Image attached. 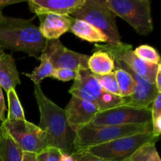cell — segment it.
Segmentation results:
<instances>
[{"instance_id":"6da1fadb","label":"cell","mask_w":161,"mask_h":161,"mask_svg":"<svg viewBox=\"0 0 161 161\" xmlns=\"http://www.w3.org/2000/svg\"><path fill=\"white\" fill-rule=\"evenodd\" d=\"M34 94L40 113L39 127L47 135L49 146L58 148L63 153L75 152L76 131L69 125L65 111L43 94L40 84H36Z\"/></svg>"},{"instance_id":"7a4b0ae2","label":"cell","mask_w":161,"mask_h":161,"mask_svg":"<svg viewBox=\"0 0 161 161\" xmlns=\"http://www.w3.org/2000/svg\"><path fill=\"white\" fill-rule=\"evenodd\" d=\"M3 17L0 21V46L12 51L25 52L39 60L47 40L42 36L33 19Z\"/></svg>"},{"instance_id":"3957f363","label":"cell","mask_w":161,"mask_h":161,"mask_svg":"<svg viewBox=\"0 0 161 161\" xmlns=\"http://www.w3.org/2000/svg\"><path fill=\"white\" fill-rule=\"evenodd\" d=\"M152 131V124L145 125H107L87 124L76 130L75 152L118 139L122 137ZM74 152V153H75Z\"/></svg>"},{"instance_id":"277c9868","label":"cell","mask_w":161,"mask_h":161,"mask_svg":"<svg viewBox=\"0 0 161 161\" xmlns=\"http://www.w3.org/2000/svg\"><path fill=\"white\" fill-rule=\"evenodd\" d=\"M158 139L152 131H148L122 137L82 150L108 161H127L140 147L147 143H156Z\"/></svg>"},{"instance_id":"5b68a950","label":"cell","mask_w":161,"mask_h":161,"mask_svg":"<svg viewBox=\"0 0 161 161\" xmlns=\"http://www.w3.org/2000/svg\"><path fill=\"white\" fill-rule=\"evenodd\" d=\"M72 17L83 20L100 30L108 39V43L121 42L116 23V16L105 0H86L84 4L72 14Z\"/></svg>"},{"instance_id":"8992f818","label":"cell","mask_w":161,"mask_h":161,"mask_svg":"<svg viewBox=\"0 0 161 161\" xmlns=\"http://www.w3.org/2000/svg\"><path fill=\"white\" fill-rule=\"evenodd\" d=\"M116 14L131 25L140 35L147 36L153 29L149 0H105Z\"/></svg>"},{"instance_id":"52a82bcc","label":"cell","mask_w":161,"mask_h":161,"mask_svg":"<svg viewBox=\"0 0 161 161\" xmlns=\"http://www.w3.org/2000/svg\"><path fill=\"white\" fill-rule=\"evenodd\" d=\"M3 125L23 152L39 154L49 147L47 135L39 126L26 119L6 120Z\"/></svg>"},{"instance_id":"ba28073f","label":"cell","mask_w":161,"mask_h":161,"mask_svg":"<svg viewBox=\"0 0 161 161\" xmlns=\"http://www.w3.org/2000/svg\"><path fill=\"white\" fill-rule=\"evenodd\" d=\"M152 124V113L149 108H138L123 105L105 111L98 112L89 124L107 125H145Z\"/></svg>"},{"instance_id":"9c48e42d","label":"cell","mask_w":161,"mask_h":161,"mask_svg":"<svg viewBox=\"0 0 161 161\" xmlns=\"http://www.w3.org/2000/svg\"><path fill=\"white\" fill-rule=\"evenodd\" d=\"M97 50L107 52L113 60L122 61L129 69L149 83L153 84L155 83L156 75L160 64H153L143 61L135 54L132 46L130 44L122 42L119 43H96L94 44V50Z\"/></svg>"},{"instance_id":"30bf717a","label":"cell","mask_w":161,"mask_h":161,"mask_svg":"<svg viewBox=\"0 0 161 161\" xmlns=\"http://www.w3.org/2000/svg\"><path fill=\"white\" fill-rule=\"evenodd\" d=\"M69 92L72 96L94 104L99 112L105 109L107 99L110 94L102 89L95 75L88 69L78 70L76 78Z\"/></svg>"},{"instance_id":"8fae6325","label":"cell","mask_w":161,"mask_h":161,"mask_svg":"<svg viewBox=\"0 0 161 161\" xmlns=\"http://www.w3.org/2000/svg\"><path fill=\"white\" fill-rule=\"evenodd\" d=\"M42 53L50 60L53 69H67L78 71L88 69L87 62L90 56L66 48L59 39L47 40Z\"/></svg>"},{"instance_id":"7c38bea8","label":"cell","mask_w":161,"mask_h":161,"mask_svg":"<svg viewBox=\"0 0 161 161\" xmlns=\"http://www.w3.org/2000/svg\"><path fill=\"white\" fill-rule=\"evenodd\" d=\"M64 111L69 125L76 131L89 124L99 110L94 104L72 96Z\"/></svg>"},{"instance_id":"4fadbf2b","label":"cell","mask_w":161,"mask_h":161,"mask_svg":"<svg viewBox=\"0 0 161 161\" xmlns=\"http://www.w3.org/2000/svg\"><path fill=\"white\" fill-rule=\"evenodd\" d=\"M86 0H30V10L36 15L53 14L69 16L84 4Z\"/></svg>"},{"instance_id":"5bb4252c","label":"cell","mask_w":161,"mask_h":161,"mask_svg":"<svg viewBox=\"0 0 161 161\" xmlns=\"http://www.w3.org/2000/svg\"><path fill=\"white\" fill-rule=\"evenodd\" d=\"M40 21L39 29L47 40L58 39L69 31L73 17L71 16L47 14L38 15Z\"/></svg>"},{"instance_id":"9a60e30c","label":"cell","mask_w":161,"mask_h":161,"mask_svg":"<svg viewBox=\"0 0 161 161\" xmlns=\"http://www.w3.org/2000/svg\"><path fill=\"white\" fill-rule=\"evenodd\" d=\"M20 84L18 71L12 55L4 53L0 58V86L7 94Z\"/></svg>"},{"instance_id":"2e32d148","label":"cell","mask_w":161,"mask_h":161,"mask_svg":"<svg viewBox=\"0 0 161 161\" xmlns=\"http://www.w3.org/2000/svg\"><path fill=\"white\" fill-rule=\"evenodd\" d=\"M69 31L80 39L90 42H108V39L100 30L83 20L73 18Z\"/></svg>"},{"instance_id":"e0dca14e","label":"cell","mask_w":161,"mask_h":161,"mask_svg":"<svg viewBox=\"0 0 161 161\" xmlns=\"http://www.w3.org/2000/svg\"><path fill=\"white\" fill-rule=\"evenodd\" d=\"M23 151L14 142L6 129L0 127V161H22Z\"/></svg>"},{"instance_id":"ac0fdd59","label":"cell","mask_w":161,"mask_h":161,"mask_svg":"<svg viewBox=\"0 0 161 161\" xmlns=\"http://www.w3.org/2000/svg\"><path fill=\"white\" fill-rule=\"evenodd\" d=\"M87 66L88 69L97 75H106L115 70L114 60L109 53L98 50H95L94 53L89 57Z\"/></svg>"},{"instance_id":"d6986e66","label":"cell","mask_w":161,"mask_h":161,"mask_svg":"<svg viewBox=\"0 0 161 161\" xmlns=\"http://www.w3.org/2000/svg\"><path fill=\"white\" fill-rule=\"evenodd\" d=\"M39 60L41 61L40 64L38 67L35 68L31 73H24V75L28 76L35 83V85L40 84L42 80L47 77H51L54 70L50 60L44 53H41Z\"/></svg>"},{"instance_id":"ffe728a7","label":"cell","mask_w":161,"mask_h":161,"mask_svg":"<svg viewBox=\"0 0 161 161\" xmlns=\"http://www.w3.org/2000/svg\"><path fill=\"white\" fill-rule=\"evenodd\" d=\"M113 72L119 86L121 97H127L131 96L135 91L136 83L130 73L121 69H115Z\"/></svg>"},{"instance_id":"44dd1931","label":"cell","mask_w":161,"mask_h":161,"mask_svg":"<svg viewBox=\"0 0 161 161\" xmlns=\"http://www.w3.org/2000/svg\"><path fill=\"white\" fill-rule=\"evenodd\" d=\"M8 97V120H17V119H25V112L20 104L15 89L10 90L7 93Z\"/></svg>"},{"instance_id":"7402d4cb","label":"cell","mask_w":161,"mask_h":161,"mask_svg":"<svg viewBox=\"0 0 161 161\" xmlns=\"http://www.w3.org/2000/svg\"><path fill=\"white\" fill-rule=\"evenodd\" d=\"M127 161H161L156 143H147L140 147Z\"/></svg>"},{"instance_id":"603a6c76","label":"cell","mask_w":161,"mask_h":161,"mask_svg":"<svg viewBox=\"0 0 161 161\" xmlns=\"http://www.w3.org/2000/svg\"><path fill=\"white\" fill-rule=\"evenodd\" d=\"M135 54L145 62L153 64H160V57L153 47L148 45H141L134 50Z\"/></svg>"},{"instance_id":"cb8c5ba5","label":"cell","mask_w":161,"mask_h":161,"mask_svg":"<svg viewBox=\"0 0 161 161\" xmlns=\"http://www.w3.org/2000/svg\"><path fill=\"white\" fill-rule=\"evenodd\" d=\"M95 76L97 80H98L101 86H102L104 91H107L108 93H111V94H114V95L120 96L119 86H118V83L116 82L114 72H113L111 73L103 75H95Z\"/></svg>"},{"instance_id":"d4e9b609","label":"cell","mask_w":161,"mask_h":161,"mask_svg":"<svg viewBox=\"0 0 161 161\" xmlns=\"http://www.w3.org/2000/svg\"><path fill=\"white\" fill-rule=\"evenodd\" d=\"M62 152L58 148L49 146L37 154L39 161H61Z\"/></svg>"},{"instance_id":"484cf974","label":"cell","mask_w":161,"mask_h":161,"mask_svg":"<svg viewBox=\"0 0 161 161\" xmlns=\"http://www.w3.org/2000/svg\"><path fill=\"white\" fill-rule=\"evenodd\" d=\"M77 74L78 71L67 69H57L53 70L51 77L61 81L67 82L69 80H75L77 76Z\"/></svg>"},{"instance_id":"4316f807","label":"cell","mask_w":161,"mask_h":161,"mask_svg":"<svg viewBox=\"0 0 161 161\" xmlns=\"http://www.w3.org/2000/svg\"><path fill=\"white\" fill-rule=\"evenodd\" d=\"M75 161H108L96 157L86 150H79L71 154Z\"/></svg>"},{"instance_id":"83f0119b","label":"cell","mask_w":161,"mask_h":161,"mask_svg":"<svg viewBox=\"0 0 161 161\" xmlns=\"http://www.w3.org/2000/svg\"><path fill=\"white\" fill-rule=\"evenodd\" d=\"M150 108L152 119L161 116V93H159L155 100L153 102V106L150 107Z\"/></svg>"},{"instance_id":"f1b7e54d","label":"cell","mask_w":161,"mask_h":161,"mask_svg":"<svg viewBox=\"0 0 161 161\" xmlns=\"http://www.w3.org/2000/svg\"><path fill=\"white\" fill-rule=\"evenodd\" d=\"M152 132L159 138L161 134V116L152 119Z\"/></svg>"},{"instance_id":"f546056e","label":"cell","mask_w":161,"mask_h":161,"mask_svg":"<svg viewBox=\"0 0 161 161\" xmlns=\"http://www.w3.org/2000/svg\"><path fill=\"white\" fill-rule=\"evenodd\" d=\"M6 107L5 104L4 96L3 94V89L0 86V122L3 123L6 120V116H5V112H6Z\"/></svg>"},{"instance_id":"4dcf8cb0","label":"cell","mask_w":161,"mask_h":161,"mask_svg":"<svg viewBox=\"0 0 161 161\" xmlns=\"http://www.w3.org/2000/svg\"><path fill=\"white\" fill-rule=\"evenodd\" d=\"M22 161H39L37 154L34 153L23 152L22 155Z\"/></svg>"},{"instance_id":"1f68e13d","label":"cell","mask_w":161,"mask_h":161,"mask_svg":"<svg viewBox=\"0 0 161 161\" xmlns=\"http://www.w3.org/2000/svg\"><path fill=\"white\" fill-rule=\"evenodd\" d=\"M154 84H155L157 91L161 93V64L158 67V70H157V75H156L155 83H154Z\"/></svg>"},{"instance_id":"d6a6232c","label":"cell","mask_w":161,"mask_h":161,"mask_svg":"<svg viewBox=\"0 0 161 161\" xmlns=\"http://www.w3.org/2000/svg\"><path fill=\"white\" fill-rule=\"evenodd\" d=\"M20 2L21 1H17V0H0V12L3 13V9L6 6L14 4V3H20Z\"/></svg>"},{"instance_id":"836d02e7","label":"cell","mask_w":161,"mask_h":161,"mask_svg":"<svg viewBox=\"0 0 161 161\" xmlns=\"http://www.w3.org/2000/svg\"><path fill=\"white\" fill-rule=\"evenodd\" d=\"M61 161H75V160H74V158L72 157V155H69V154H66V153H62Z\"/></svg>"},{"instance_id":"e575fe53","label":"cell","mask_w":161,"mask_h":161,"mask_svg":"<svg viewBox=\"0 0 161 161\" xmlns=\"http://www.w3.org/2000/svg\"><path fill=\"white\" fill-rule=\"evenodd\" d=\"M3 54H4V49L0 46V58H1Z\"/></svg>"},{"instance_id":"d590c367","label":"cell","mask_w":161,"mask_h":161,"mask_svg":"<svg viewBox=\"0 0 161 161\" xmlns=\"http://www.w3.org/2000/svg\"><path fill=\"white\" fill-rule=\"evenodd\" d=\"M3 17H4V16H3V13H2V12H0V21H1V20H3Z\"/></svg>"},{"instance_id":"8d00e7d4","label":"cell","mask_w":161,"mask_h":161,"mask_svg":"<svg viewBox=\"0 0 161 161\" xmlns=\"http://www.w3.org/2000/svg\"><path fill=\"white\" fill-rule=\"evenodd\" d=\"M1 124H2V122H0V127H1Z\"/></svg>"}]
</instances>
